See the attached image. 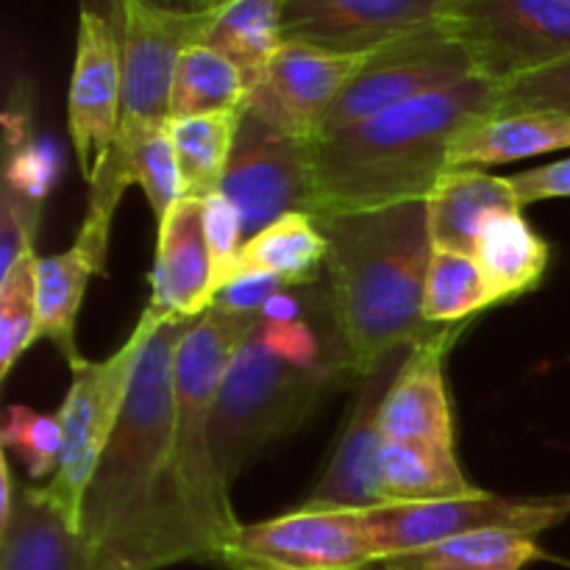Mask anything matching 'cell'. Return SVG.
<instances>
[{"label":"cell","mask_w":570,"mask_h":570,"mask_svg":"<svg viewBox=\"0 0 570 570\" xmlns=\"http://www.w3.org/2000/svg\"><path fill=\"white\" fill-rule=\"evenodd\" d=\"M198 317H167L139 360L115 434L83 495V570L215 566V546L181 501L176 479V351Z\"/></svg>","instance_id":"cell-1"},{"label":"cell","mask_w":570,"mask_h":570,"mask_svg":"<svg viewBox=\"0 0 570 570\" xmlns=\"http://www.w3.org/2000/svg\"><path fill=\"white\" fill-rule=\"evenodd\" d=\"M328 239V315L351 376L371 379L399 348L438 332L423 317L429 200L315 217Z\"/></svg>","instance_id":"cell-2"},{"label":"cell","mask_w":570,"mask_h":570,"mask_svg":"<svg viewBox=\"0 0 570 570\" xmlns=\"http://www.w3.org/2000/svg\"><path fill=\"white\" fill-rule=\"evenodd\" d=\"M499 83L484 76L432 89L356 126L306 139L312 217L423 200L449 170L451 145L493 117Z\"/></svg>","instance_id":"cell-3"},{"label":"cell","mask_w":570,"mask_h":570,"mask_svg":"<svg viewBox=\"0 0 570 570\" xmlns=\"http://www.w3.org/2000/svg\"><path fill=\"white\" fill-rule=\"evenodd\" d=\"M262 315H234L209 306L184 334L176 351V415H173V445H176V479L189 515L206 534L215 554L232 543L243 523L237 521L212 449V415L223 376L234 354L248 343ZM217 566V560H215Z\"/></svg>","instance_id":"cell-4"},{"label":"cell","mask_w":570,"mask_h":570,"mask_svg":"<svg viewBox=\"0 0 570 570\" xmlns=\"http://www.w3.org/2000/svg\"><path fill=\"white\" fill-rule=\"evenodd\" d=\"M340 376H351L340 362L289 365L262 345L259 334H250L223 376L212 415V449L228 488L273 443L304 426Z\"/></svg>","instance_id":"cell-5"},{"label":"cell","mask_w":570,"mask_h":570,"mask_svg":"<svg viewBox=\"0 0 570 570\" xmlns=\"http://www.w3.org/2000/svg\"><path fill=\"white\" fill-rule=\"evenodd\" d=\"M165 321L167 317L145 306L134 332L115 354L100 362H89L83 356L70 362V390L59 410L65 443H61L59 468L42 490L76 534L81 529L83 495L120 421L145 345Z\"/></svg>","instance_id":"cell-6"},{"label":"cell","mask_w":570,"mask_h":570,"mask_svg":"<svg viewBox=\"0 0 570 570\" xmlns=\"http://www.w3.org/2000/svg\"><path fill=\"white\" fill-rule=\"evenodd\" d=\"M356 512L379 562L473 532H518L538 538L568 521L570 493L515 499L482 493L473 499L387 504Z\"/></svg>","instance_id":"cell-7"},{"label":"cell","mask_w":570,"mask_h":570,"mask_svg":"<svg viewBox=\"0 0 570 570\" xmlns=\"http://www.w3.org/2000/svg\"><path fill=\"white\" fill-rule=\"evenodd\" d=\"M440 22L479 76L495 83L570 53V6L562 0H445Z\"/></svg>","instance_id":"cell-8"},{"label":"cell","mask_w":570,"mask_h":570,"mask_svg":"<svg viewBox=\"0 0 570 570\" xmlns=\"http://www.w3.org/2000/svg\"><path fill=\"white\" fill-rule=\"evenodd\" d=\"M122 45V120L170 122V89L184 50L204 42L215 11H184L154 0H109Z\"/></svg>","instance_id":"cell-9"},{"label":"cell","mask_w":570,"mask_h":570,"mask_svg":"<svg viewBox=\"0 0 570 570\" xmlns=\"http://www.w3.org/2000/svg\"><path fill=\"white\" fill-rule=\"evenodd\" d=\"M471 76H479V72L468 50L451 37L443 22H434L367 56L354 81L326 111L317 134L343 131L379 111L393 109L432 89L465 81Z\"/></svg>","instance_id":"cell-10"},{"label":"cell","mask_w":570,"mask_h":570,"mask_svg":"<svg viewBox=\"0 0 570 570\" xmlns=\"http://www.w3.org/2000/svg\"><path fill=\"white\" fill-rule=\"evenodd\" d=\"M226 570H373L371 549L360 512L298 510L271 521L239 527L220 551Z\"/></svg>","instance_id":"cell-11"},{"label":"cell","mask_w":570,"mask_h":570,"mask_svg":"<svg viewBox=\"0 0 570 570\" xmlns=\"http://www.w3.org/2000/svg\"><path fill=\"white\" fill-rule=\"evenodd\" d=\"M217 193L237 206L245 239L293 212L312 215L306 139L289 137L245 111Z\"/></svg>","instance_id":"cell-12"},{"label":"cell","mask_w":570,"mask_h":570,"mask_svg":"<svg viewBox=\"0 0 570 570\" xmlns=\"http://www.w3.org/2000/svg\"><path fill=\"white\" fill-rule=\"evenodd\" d=\"M122 120V45L120 28L83 6L78 17L76 61L67 95V128L87 184L98 176Z\"/></svg>","instance_id":"cell-13"},{"label":"cell","mask_w":570,"mask_h":570,"mask_svg":"<svg viewBox=\"0 0 570 570\" xmlns=\"http://www.w3.org/2000/svg\"><path fill=\"white\" fill-rule=\"evenodd\" d=\"M371 53H337L284 42L248 98V111L267 126L309 139Z\"/></svg>","instance_id":"cell-14"},{"label":"cell","mask_w":570,"mask_h":570,"mask_svg":"<svg viewBox=\"0 0 570 570\" xmlns=\"http://www.w3.org/2000/svg\"><path fill=\"white\" fill-rule=\"evenodd\" d=\"M445 0H284V39L376 53L440 22Z\"/></svg>","instance_id":"cell-15"},{"label":"cell","mask_w":570,"mask_h":570,"mask_svg":"<svg viewBox=\"0 0 570 570\" xmlns=\"http://www.w3.org/2000/svg\"><path fill=\"white\" fill-rule=\"evenodd\" d=\"M462 334L460 326H440L410 348L399 376L379 406L384 440H438L454 445V415L445 390V356Z\"/></svg>","instance_id":"cell-16"},{"label":"cell","mask_w":570,"mask_h":570,"mask_svg":"<svg viewBox=\"0 0 570 570\" xmlns=\"http://www.w3.org/2000/svg\"><path fill=\"white\" fill-rule=\"evenodd\" d=\"M150 304L161 317H200L215 301L212 254L204 234V200L181 198L159 223Z\"/></svg>","instance_id":"cell-17"},{"label":"cell","mask_w":570,"mask_h":570,"mask_svg":"<svg viewBox=\"0 0 570 570\" xmlns=\"http://www.w3.org/2000/svg\"><path fill=\"white\" fill-rule=\"evenodd\" d=\"M376 376L367 379L354 406V415L334 451L332 465L326 468L309 499L301 504L304 510L343 512L376 510V507L390 504L382 479L384 434L379 426V406H382L384 395H379Z\"/></svg>","instance_id":"cell-18"},{"label":"cell","mask_w":570,"mask_h":570,"mask_svg":"<svg viewBox=\"0 0 570 570\" xmlns=\"http://www.w3.org/2000/svg\"><path fill=\"white\" fill-rule=\"evenodd\" d=\"M426 200L434 248L471 256L495 215L523 209L510 176H493L484 167H449Z\"/></svg>","instance_id":"cell-19"},{"label":"cell","mask_w":570,"mask_h":570,"mask_svg":"<svg viewBox=\"0 0 570 570\" xmlns=\"http://www.w3.org/2000/svg\"><path fill=\"white\" fill-rule=\"evenodd\" d=\"M0 570H83L78 534L42 488H17L0 523Z\"/></svg>","instance_id":"cell-20"},{"label":"cell","mask_w":570,"mask_h":570,"mask_svg":"<svg viewBox=\"0 0 570 570\" xmlns=\"http://www.w3.org/2000/svg\"><path fill=\"white\" fill-rule=\"evenodd\" d=\"M570 148V115H493L451 145L449 167H493Z\"/></svg>","instance_id":"cell-21"},{"label":"cell","mask_w":570,"mask_h":570,"mask_svg":"<svg viewBox=\"0 0 570 570\" xmlns=\"http://www.w3.org/2000/svg\"><path fill=\"white\" fill-rule=\"evenodd\" d=\"M382 479L390 504L473 499L488 493L462 473L454 445L438 440H384Z\"/></svg>","instance_id":"cell-22"},{"label":"cell","mask_w":570,"mask_h":570,"mask_svg":"<svg viewBox=\"0 0 570 570\" xmlns=\"http://www.w3.org/2000/svg\"><path fill=\"white\" fill-rule=\"evenodd\" d=\"M326 256L328 239L323 237L315 217L306 212H293L262 228L256 237L245 239L243 250L228 271L226 284L245 273H271L282 278L287 287H306L317 282L326 267Z\"/></svg>","instance_id":"cell-23"},{"label":"cell","mask_w":570,"mask_h":570,"mask_svg":"<svg viewBox=\"0 0 570 570\" xmlns=\"http://www.w3.org/2000/svg\"><path fill=\"white\" fill-rule=\"evenodd\" d=\"M473 256L488 278L495 304H507L538 289L549 271L551 248L529 226L523 209H512L501 212L488 223Z\"/></svg>","instance_id":"cell-24"},{"label":"cell","mask_w":570,"mask_h":570,"mask_svg":"<svg viewBox=\"0 0 570 570\" xmlns=\"http://www.w3.org/2000/svg\"><path fill=\"white\" fill-rule=\"evenodd\" d=\"M106 267L89 250L72 243L70 250L37 259V340H50L61 356L76 362V321L81 312L92 276H104Z\"/></svg>","instance_id":"cell-25"},{"label":"cell","mask_w":570,"mask_h":570,"mask_svg":"<svg viewBox=\"0 0 570 570\" xmlns=\"http://www.w3.org/2000/svg\"><path fill=\"white\" fill-rule=\"evenodd\" d=\"M543 557L538 538L529 534L473 532L379 560L373 570H523Z\"/></svg>","instance_id":"cell-26"},{"label":"cell","mask_w":570,"mask_h":570,"mask_svg":"<svg viewBox=\"0 0 570 570\" xmlns=\"http://www.w3.org/2000/svg\"><path fill=\"white\" fill-rule=\"evenodd\" d=\"M284 42V0H234L217 11L204 39V45L220 50L243 70L250 89L259 83Z\"/></svg>","instance_id":"cell-27"},{"label":"cell","mask_w":570,"mask_h":570,"mask_svg":"<svg viewBox=\"0 0 570 570\" xmlns=\"http://www.w3.org/2000/svg\"><path fill=\"white\" fill-rule=\"evenodd\" d=\"M245 111L248 106L170 120V137L176 145L178 167H181L184 198L204 200L220 189Z\"/></svg>","instance_id":"cell-28"},{"label":"cell","mask_w":570,"mask_h":570,"mask_svg":"<svg viewBox=\"0 0 570 570\" xmlns=\"http://www.w3.org/2000/svg\"><path fill=\"white\" fill-rule=\"evenodd\" d=\"M250 87L232 59L198 42L184 50L170 89V120L248 106Z\"/></svg>","instance_id":"cell-29"},{"label":"cell","mask_w":570,"mask_h":570,"mask_svg":"<svg viewBox=\"0 0 570 570\" xmlns=\"http://www.w3.org/2000/svg\"><path fill=\"white\" fill-rule=\"evenodd\" d=\"M495 304L476 256L456 250H432L423 289V317L432 326H460L468 317Z\"/></svg>","instance_id":"cell-30"},{"label":"cell","mask_w":570,"mask_h":570,"mask_svg":"<svg viewBox=\"0 0 570 570\" xmlns=\"http://www.w3.org/2000/svg\"><path fill=\"white\" fill-rule=\"evenodd\" d=\"M117 139L131 150L134 181L145 189L154 220L159 226L167 212L184 198L181 167H178L176 145L170 137V122L165 126H137V122H120Z\"/></svg>","instance_id":"cell-31"},{"label":"cell","mask_w":570,"mask_h":570,"mask_svg":"<svg viewBox=\"0 0 570 570\" xmlns=\"http://www.w3.org/2000/svg\"><path fill=\"white\" fill-rule=\"evenodd\" d=\"M37 259L33 250L0 276V379L37 343Z\"/></svg>","instance_id":"cell-32"},{"label":"cell","mask_w":570,"mask_h":570,"mask_svg":"<svg viewBox=\"0 0 570 570\" xmlns=\"http://www.w3.org/2000/svg\"><path fill=\"white\" fill-rule=\"evenodd\" d=\"M0 443L6 451H17L31 479L53 476L59 468L61 443H65L61 417L42 415L22 404L9 406L3 415V429H0Z\"/></svg>","instance_id":"cell-33"},{"label":"cell","mask_w":570,"mask_h":570,"mask_svg":"<svg viewBox=\"0 0 570 570\" xmlns=\"http://www.w3.org/2000/svg\"><path fill=\"white\" fill-rule=\"evenodd\" d=\"M570 115V53L499 83L493 115Z\"/></svg>","instance_id":"cell-34"},{"label":"cell","mask_w":570,"mask_h":570,"mask_svg":"<svg viewBox=\"0 0 570 570\" xmlns=\"http://www.w3.org/2000/svg\"><path fill=\"white\" fill-rule=\"evenodd\" d=\"M204 234L212 254V289L217 293L226 284L228 271L245 245L237 206L223 193H212L209 198H204Z\"/></svg>","instance_id":"cell-35"},{"label":"cell","mask_w":570,"mask_h":570,"mask_svg":"<svg viewBox=\"0 0 570 570\" xmlns=\"http://www.w3.org/2000/svg\"><path fill=\"white\" fill-rule=\"evenodd\" d=\"M56 178H59V150L48 139L28 142L26 148L11 154L6 165V187L39 206H45Z\"/></svg>","instance_id":"cell-36"},{"label":"cell","mask_w":570,"mask_h":570,"mask_svg":"<svg viewBox=\"0 0 570 570\" xmlns=\"http://www.w3.org/2000/svg\"><path fill=\"white\" fill-rule=\"evenodd\" d=\"M42 209L45 206L20 198L14 189L3 184V195H0V276L9 273L20 256L33 250Z\"/></svg>","instance_id":"cell-37"},{"label":"cell","mask_w":570,"mask_h":570,"mask_svg":"<svg viewBox=\"0 0 570 570\" xmlns=\"http://www.w3.org/2000/svg\"><path fill=\"white\" fill-rule=\"evenodd\" d=\"M262 345L271 351L278 360L289 362V365L298 367H317L326 365V362H340V360H326L321 351V340H317L315 328L306 321H265L262 317L259 326H256ZM343 365V362H340Z\"/></svg>","instance_id":"cell-38"},{"label":"cell","mask_w":570,"mask_h":570,"mask_svg":"<svg viewBox=\"0 0 570 570\" xmlns=\"http://www.w3.org/2000/svg\"><path fill=\"white\" fill-rule=\"evenodd\" d=\"M287 289V284L271 273H245V276L232 278L226 287L215 293L212 306L223 312H234V315H262L267 301L276 293Z\"/></svg>","instance_id":"cell-39"},{"label":"cell","mask_w":570,"mask_h":570,"mask_svg":"<svg viewBox=\"0 0 570 570\" xmlns=\"http://www.w3.org/2000/svg\"><path fill=\"white\" fill-rule=\"evenodd\" d=\"M510 184L521 206L540 204V200L570 198V159L534 167V170L521 173V176H510Z\"/></svg>","instance_id":"cell-40"},{"label":"cell","mask_w":570,"mask_h":570,"mask_svg":"<svg viewBox=\"0 0 570 570\" xmlns=\"http://www.w3.org/2000/svg\"><path fill=\"white\" fill-rule=\"evenodd\" d=\"M298 315H301V301L295 298V295H289L287 289L273 295V298L265 304V309H262V317H265V321H298Z\"/></svg>","instance_id":"cell-41"},{"label":"cell","mask_w":570,"mask_h":570,"mask_svg":"<svg viewBox=\"0 0 570 570\" xmlns=\"http://www.w3.org/2000/svg\"><path fill=\"white\" fill-rule=\"evenodd\" d=\"M234 0H173V6L176 9H184V11H223L226 6H232Z\"/></svg>","instance_id":"cell-42"},{"label":"cell","mask_w":570,"mask_h":570,"mask_svg":"<svg viewBox=\"0 0 570 570\" xmlns=\"http://www.w3.org/2000/svg\"><path fill=\"white\" fill-rule=\"evenodd\" d=\"M154 3H161V6H173V0H154Z\"/></svg>","instance_id":"cell-43"},{"label":"cell","mask_w":570,"mask_h":570,"mask_svg":"<svg viewBox=\"0 0 570 570\" xmlns=\"http://www.w3.org/2000/svg\"><path fill=\"white\" fill-rule=\"evenodd\" d=\"M562 3H568V6H570V0H562Z\"/></svg>","instance_id":"cell-44"}]
</instances>
